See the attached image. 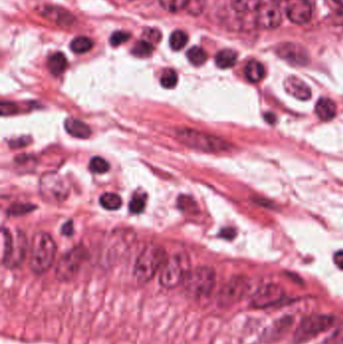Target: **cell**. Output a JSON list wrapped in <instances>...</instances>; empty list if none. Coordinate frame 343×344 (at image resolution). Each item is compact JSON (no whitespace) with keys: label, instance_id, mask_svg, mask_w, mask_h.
Here are the masks:
<instances>
[{"label":"cell","instance_id":"cell-1","mask_svg":"<svg viewBox=\"0 0 343 344\" xmlns=\"http://www.w3.org/2000/svg\"><path fill=\"white\" fill-rule=\"evenodd\" d=\"M176 137L182 144L203 152H223L231 147V144L222 138L189 128L177 129Z\"/></svg>","mask_w":343,"mask_h":344},{"label":"cell","instance_id":"cell-2","mask_svg":"<svg viewBox=\"0 0 343 344\" xmlns=\"http://www.w3.org/2000/svg\"><path fill=\"white\" fill-rule=\"evenodd\" d=\"M57 246L53 238L47 233L34 235L31 243L30 268L35 274H44L54 264Z\"/></svg>","mask_w":343,"mask_h":344},{"label":"cell","instance_id":"cell-3","mask_svg":"<svg viewBox=\"0 0 343 344\" xmlns=\"http://www.w3.org/2000/svg\"><path fill=\"white\" fill-rule=\"evenodd\" d=\"M166 261V254L162 247L157 245L147 246L137 258L134 266V278L140 283L150 281L162 268Z\"/></svg>","mask_w":343,"mask_h":344},{"label":"cell","instance_id":"cell-4","mask_svg":"<svg viewBox=\"0 0 343 344\" xmlns=\"http://www.w3.org/2000/svg\"><path fill=\"white\" fill-rule=\"evenodd\" d=\"M216 272L207 266L190 270L183 281L184 292L188 297L200 299L208 297L216 286Z\"/></svg>","mask_w":343,"mask_h":344},{"label":"cell","instance_id":"cell-5","mask_svg":"<svg viewBox=\"0 0 343 344\" xmlns=\"http://www.w3.org/2000/svg\"><path fill=\"white\" fill-rule=\"evenodd\" d=\"M190 272V262L186 254H174L163 264L159 282L167 289H172L183 283Z\"/></svg>","mask_w":343,"mask_h":344},{"label":"cell","instance_id":"cell-6","mask_svg":"<svg viewBox=\"0 0 343 344\" xmlns=\"http://www.w3.org/2000/svg\"><path fill=\"white\" fill-rule=\"evenodd\" d=\"M3 254L2 262L7 268L19 267L26 255V240L22 234H18L16 238H13L10 232L3 228L1 231Z\"/></svg>","mask_w":343,"mask_h":344},{"label":"cell","instance_id":"cell-7","mask_svg":"<svg viewBox=\"0 0 343 344\" xmlns=\"http://www.w3.org/2000/svg\"><path fill=\"white\" fill-rule=\"evenodd\" d=\"M39 192L47 201L60 203L69 196L70 185L59 173L48 172L39 180Z\"/></svg>","mask_w":343,"mask_h":344},{"label":"cell","instance_id":"cell-8","mask_svg":"<svg viewBox=\"0 0 343 344\" xmlns=\"http://www.w3.org/2000/svg\"><path fill=\"white\" fill-rule=\"evenodd\" d=\"M335 318L331 315L313 314L305 317L297 327L295 338L298 342H304L325 332L333 326Z\"/></svg>","mask_w":343,"mask_h":344},{"label":"cell","instance_id":"cell-9","mask_svg":"<svg viewBox=\"0 0 343 344\" xmlns=\"http://www.w3.org/2000/svg\"><path fill=\"white\" fill-rule=\"evenodd\" d=\"M250 281L246 277H234L226 283L218 294V303L223 307H230L241 302L249 293Z\"/></svg>","mask_w":343,"mask_h":344},{"label":"cell","instance_id":"cell-10","mask_svg":"<svg viewBox=\"0 0 343 344\" xmlns=\"http://www.w3.org/2000/svg\"><path fill=\"white\" fill-rule=\"evenodd\" d=\"M86 258L87 252L84 247L74 248L59 261L56 269L57 277L61 281L72 280L78 274Z\"/></svg>","mask_w":343,"mask_h":344},{"label":"cell","instance_id":"cell-11","mask_svg":"<svg viewBox=\"0 0 343 344\" xmlns=\"http://www.w3.org/2000/svg\"><path fill=\"white\" fill-rule=\"evenodd\" d=\"M285 297L284 290L276 284H267L259 288L252 297L251 304L255 308H266L281 302Z\"/></svg>","mask_w":343,"mask_h":344},{"label":"cell","instance_id":"cell-12","mask_svg":"<svg viewBox=\"0 0 343 344\" xmlns=\"http://www.w3.org/2000/svg\"><path fill=\"white\" fill-rule=\"evenodd\" d=\"M286 13L296 24H306L312 18V7L308 0H288Z\"/></svg>","mask_w":343,"mask_h":344},{"label":"cell","instance_id":"cell-13","mask_svg":"<svg viewBox=\"0 0 343 344\" xmlns=\"http://www.w3.org/2000/svg\"><path fill=\"white\" fill-rule=\"evenodd\" d=\"M258 24L264 28L273 29L282 22V13L274 3H265L258 9Z\"/></svg>","mask_w":343,"mask_h":344},{"label":"cell","instance_id":"cell-14","mask_svg":"<svg viewBox=\"0 0 343 344\" xmlns=\"http://www.w3.org/2000/svg\"><path fill=\"white\" fill-rule=\"evenodd\" d=\"M278 55L284 60L297 65H304L308 61L306 52L294 44H283L277 50Z\"/></svg>","mask_w":343,"mask_h":344},{"label":"cell","instance_id":"cell-15","mask_svg":"<svg viewBox=\"0 0 343 344\" xmlns=\"http://www.w3.org/2000/svg\"><path fill=\"white\" fill-rule=\"evenodd\" d=\"M285 90L288 94L295 97L298 100H308L311 97V90L307 86L306 83H304L302 80H300L297 77L291 76L288 77L285 80L284 83Z\"/></svg>","mask_w":343,"mask_h":344},{"label":"cell","instance_id":"cell-16","mask_svg":"<svg viewBox=\"0 0 343 344\" xmlns=\"http://www.w3.org/2000/svg\"><path fill=\"white\" fill-rule=\"evenodd\" d=\"M65 128L71 136L79 139H88L92 134V130L86 123L75 118H68L65 122Z\"/></svg>","mask_w":343,"mask_h":344},{"label":"cell","instance_id":"cell-17","mask_svg":"<svg viewBox=\"0 0 343 344\" xmlns=\"http://www.w3.org/2000/svg\"><path fill=\"white\" fill-rule=\"evenodd\" d=\"M317 116L323 121H330L336 115V105L328 98H321L315 106Z\"/></svg>","mask_w":343,"mask_h":344},{"label":"cell","instance_id":"cell-18","mask_svg":"<svg viewBox=\"0 0 343 344\" xmlns=\"http://www.w3.org/2000/svg\"><path fill=\"white\" fill-rule=\"evenodd\" d=\"M48 67L54 76H60L68 68V60L63 53H56L49 58Z\"/></svg>","mask_w":343,"mask_h":344},{"label":"cell","instance_id":"cell-19","mask_svg":"<svg viewBox=\"0 0 343 344\" xmlns=\"http://www.w3.org/2000/svg\"><path fill=\"white\" fill-rule=\"evenodd\" d=\"M238 60V55L233 50H223L216 56V65L223 70L233 68Z\"/></svg>","mask_w":343,"mask_h":344},{"label":"cell","instance_id":"cell-20","mask_svg":"<svg viewBox=\"0 0 343 344\" xmlns=\"http://www.w3.org/2000/svg\"><path fill=\"white\" fill-rule=\"evenodd\" d=\"M245 75L249 82L259 83L265 77V68L264 66L256 60L250 61L245 69Z\"/></svg>","mask_w":343,"mask_h":344},{"label":"cell","instance_id":"cell-21","mask_svg":"<svg viewBox=\"0 0 343 344\" xmlns=\"http://www.w3.org/2000/svg\"><path fill=\"white\" fill-rule=\"evenodd\" d=\"M42 14L50 20H53L57 22L58 24H65V25L72 24L73 18H74L72 14L60 8H47Z\"/></svg>","mask_w":343,"mask_h":344},{"label":"cell","instance_id":"cell-22","mask_svg":"<svg viewBox=\"0 0 343 344\" xmlns=\"http://www.w3.org/2000/svg\"><path fill=\"white\" fill-rule=\"evenodd\" d=\"M187 60L189 63L195 67L202 66L207 60L206 52L200 47H192L186 53Z\"/></svg>","mask_w":343,"mask_h":344},{"label":"cell","instance_id":"cell-23","mask_svg":"<svg viewBox=\"0 0 343 344\" xmlns=\"http://www.w3.org/2000/svg\"><path fill=\"white\" fill-rule=\"evenodd\" d=\"M100 203H101V205L105 209H108V210H117L122 205V199L116 193L106 192V193L101 195Z\"/></svg>","mask_w":343,"mask_h":344},{"label":"cell","instance_id":"cell-24","mask_svg":"<svg viewBox=\"0 0 343 344\" xmlns=\"http://www.w3.org/2000/svg\"><path fill=\"white\" fill-rule=\"evenodd\" d=\"M154 52V45L145 40V39H141L139 41H137L132 50L131 53L133 56L137 57V58H149Z\"/></svg>","mask_w":343,"mask_h":344},{"label":"cell","instance_id":"cell-25","mask_svg":"<svg viewBox=\"0 0 343 344\" xmlns=\"http://www.w3.org/2000/svg\"><path fill=\"white\" fill-rule=\"evenodd\" d=\"M232 7L238 12L258 11L261 7V0H231Z\"/></svg>","mask_w":343,"mask_h":344},{"label":"cell","instance_id":"cell-26","mask_svg":"<svg viewBox=\"0 0 343 344\" xmlns=\"http://www.w3.org/2000/svg\"><path fill=\"white\" fill-rule=\"evenodd\" d=\"M93 45L94 44L91 38L87 36H78L72 40L70 47L75 54H85L87 52L91 51Z\"/></svg>","mask_w":343,"mask_h":344},{"label":"cell","instance_id":"cell-27","mask_svg":"<svg viewBox=\"0 0 343 344\" xmlns=\"http://www.w3.org/2000/svg\"><path fill=\"white\" fill-rule=\"evenodd\" d=\"M188 42V35L183 30L173 31L169 38V45L173 51H181Z\"/></svg>","mask_w":343,"mask_h":344},{"label":"cell","instance_id":"cell-28","mask_svg":"<svg viewBox=\"0 0 343 344\" xmlns=\"http://www.w3.org/2000/svg\"><path fill=\"white\" fill-rule=\"evenodd\" d=\"M145 203H146V194L137 192L133 195L129 203V210L132 213H141L145 208Z\"/></svg>","mask_w":343,"mask_h":344},{"label":"cell","instance_id":"cell-29","mask_svg":"<svg viewBox=\"0 0 343 344\" xmlns=\"http://www.w3.org/2000/svg\"><path fill=\"white\" fill-rule=\"evenodd\" d=\"M109 169H110L109 162L102 157L96 156L93 157L90 161V170L94 173L103 174L109 171Z\"/></svg>","mask_w":343,"mask_h":344},{"label":"cell","instance_id":"cell-30","mask_svg":"<svg viewBox=\"0 0 343 344\" xmlns=\"http://www.w3.org/2000/svg\"><path fill=\"white\" fill-rule=\"evenodd\" d=\"M161 6L169 12H178L184 9L190 0H159Z\"/></svg>","mask_w":343,"mask_h":344},{"label":"cell","instance_id":"cell-31","mask_svg":"<svg viewBox=\"0 0 343 344\" xmlns=\"http://www.w3.org/2000/svg\"><path fill=\"white\" fill-rule=\"evenodd\" d=\"M177 81H178L177 74L172 69L166 70L160 78V84L165 89H173L177 85Z\"/></svg>","mask_w":343,"mask_h":344},{"label":"cell","instance_id":"cell-32","mask_svg":"<svg viewBox=\"0 0 343 344\" xmlns=\"http://www.w3.org/2000/svg\"><path fill=\"white\" fill-rule=\"evenodd\" d=\"M177 203H178V207L184 211L194 212L195 209H197V206L194 200L187 195H180L177 200Z\"/></svg>","mask_w":343,"mask_h":344},{"label":"cell","instance_id":"cell-33","mask_svg":"<svg viewBox=\"0 0 343 344\" xmlns=\"http://www.w3.org/2000/svg\"><path fill=\"white\" fill-rule=\"evenodd\" d=\"M130 37H131V34L129 32L117 30L114 33H112V35L110 36V45L112 47H118L128 41Z\"/></svg>","mask_w":343,"mask_h":344},{"label":"cell","instance_id":"cell-34","mask_svg":"<svg viewBox=\"0 0 343 344\" xmlns=\"http://www.w3.org/2000/svg\"><path fill=\"white\" fill-rule=\"evenodd\" d=\"M326 344H343V322L338 324L332 333L326 338Z\"/></svg>","mask_w":343,"mask_h":344},{"label":"cell","instance_id":"cell-35","mask_svg":"<svg viewBox=\"0 0 343 344\" xmlns=\"http://www.w3.org/2000/svg\"><path fill=\"white\" fill-rule=\"evenodd\" d=\"M34 208V206L30 205V204H14L10 207L9 210H7V213L10 216H20V214H24L27 213L29 211H31Z\"/></svg>","mask_w":343,"mask_h":344},{"label":"cell","instance_id":"cell-36","mask_svg":"<svg viewBox=\"0 0 343 344\" xmlns=\"http://www.w3.org/2000/svg\"><path fill=\"white\" fill-rule=\"evenodd\" d=\"M162 37V34L158 29H153V28H147L143 32V39L151 42V44H157L160 41Z\"/></svg>","mask_w":343,"mask_h":344},{"label":"cell","instance_id":"cell-37","mask_svg":"<svg viewBox=\"0 0 343 344\" xmlns=\"http://www.w3.org/2000/svg\"><path fill=\"white\" fill-rule=\"evenodd\" d=\"M17 113V106L13 103L2 102L1 103V114L4 115H11Z\"/></svg>","mask_w":343,"mask_h":344},{"label":"cell","instance_id":"cell-38","mask_svg":"<svg viewBox=\"0 0 343 344\" xmlns=\"http://www.w3.org/2000/svg\"><path fill=\"white\" fill-rule=\"evenodd\" d=\"M236 235L237 233L233 228H225L220 233V236L226 240H233L236 237Z\"/></svg>","mask_w":343,"mask_h":344},{"label":"cell","instance_id":"cell-39","mask_svg":"<svg viewBox=\"0 0 343 344\" xmlns=\"http://www.w3.org/2000/svg\"><path fill=\"white\" fill-rule=\"evenodd\" d=\"M62 234L67 236V237H70L74 234V224L72 221H69L67 222L63 228H62Z\"/></svg>","mask_w":343,"mask_h":344},{"label":"cell","instance_id":"cell-40","mask_svg":"<svg viewBox=\"0 0 343 344\" xmlns=\"http://www.w3.org/2000/svg\"><path fill=\"white\" fill-rule=\"evenodd\" d=\"M29 142H30V139H29V138L22 137V138H19V139L15 140V141H12V142L10 143V145H11L12 147H19V143H21L22 146H26Z\"/></svg>","mask_w":343,"mask_h":344},{"label":"cell","instance_id":"cell-41","mask_svg":"<svg viewBox=\"0 0 343 344\" xmlns=\"http://www.w3.org/2000/svg\"><path fill=\"white\" fill-rule=\"evenodd\" d=\"M334 263L339 269L343 270V251H339L334 255Z\"/></svg>","mask_w":343,"mask_h":344},{"label":"cell","instance_id":"cell-42","mask_svg":"<svg viewBox=\"0 0 343 344\" xmlns=\"http://www.w3.org/2000/svg\"><path fill=\"white\" fill-rule=\"evenodd\" d=\"M266 119H267V121L269 122V123H274L275 122V120H276V118H275V116L273 115V114H266Z\"/></svg>","mask_w":343,"mask_h":344},{"label":"cell","instance_id":"cell-43","mask_svg":"<svg viewBox=\"0 0 343 344\" xmlns=\"http://www.w3.org/2000/svg\"><path fill=\"white\" fill-rule=\"evenodd\" d=\"M334 1L339 5H343V0H334Z\"/></svg>","mask_w":343,"mask_h":344},{"label":"cell","instance_id":"cell-44","mask_svg":"<svg viewBox=\"0 0 343 344\" xmlns=\"http://www.w3.org/2000/svg\"><path fill=\"white\" fill-rule=\"evenodd\" d=\"M274 2H282V1H286V0H273ZM288 1V0H287Z\"/></svg>","mask_w":343,"mask_h":344}]
</instances>
